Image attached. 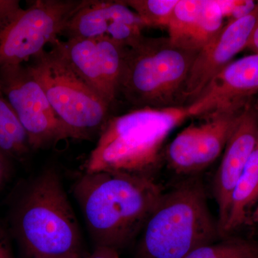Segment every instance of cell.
Here are the masks:
<instances>
[{
    "label": "cell",
    "instance_id": "23",
    "mask_svg": "<svg viewBox=\"0 0 258 258\" xmlns=\"http://www.w3.org/2000/svg\"><path fill=\"white\" fill-rule=\"evenodd\" d=\"M20 8L21 7L18 0H0V19Z\"/></svg>",
    "mask_w": 258,
    "mask_h": 258
},
{
    "label": "cell",
    "instance_id": "26",
    "mask_svg": "<svg viewBox=\"0 0 258 258\" xmlns=\"http://www.w3.org/2000/svg\"><path fill=\"white\" fill-rule=\"evenodd\" d=\"M249 222L252 224H258V204L249 216Z\"/></svg>",
    "mask_w": 258,
    "mask_h": 258
},
{
    "label": "cell",
    "instance_id": "21",
    "mask_svg": "<svg viewBox=\"0 0 258 258\" xmlns=\"http://www.w3.org/2000/svg\"><path fill=\"white\" fill-rule=\"evenodd\" d=\"M88 258H119L118 250L106 246H96L92 254Z\"/></svg>",
    "mask_w": 258,
    "mask_h": 258
},
{
    "label": "cell",
    "instance_id": "16",
    "mask_svg": "<svg viewBox=\"0 0 258 258\" xmlns=\"http://www.w3.org/2000/svg\"><path fill=\"white\" fill-rule=\"evenodd\" d=\"M0 150L10 159L23 161L32 152L14 110L0 88Z\"/></svg>",
    "mask_w": 258,
    "mask_h": 258
},
{
    "label": "cell",
    "instance_id": "9",
    "mask_svg": "<svg viewBox=\"0 0 258 258\" xmlns=\"http://www.w3.org/2000/svg\"><path fill=\"white\" fill-rule=\"evenodd\" d=\"M257 20L258 1L252 13L243 18L229 20L218 35L199 52L185 89L186 106L198 99L214 77L230 64L239 52L247 49Z\"/></svg>",
    "mask_w": 258,
    "mask_h": 258
},
{
    "label": "cell",
    "instance_id": "27",
    "mask_svg": "<svg viewBox=\"0 0 258 258\" xmlns=\"http://www.w3.org/2000/svg\"><path fill=\"white\" fill-rule=\"evenodd\" d=\"M35 258H47V257H35Z\"/></svg>",
    "mask_w": 258,
    "mask_h": 258
},
{
    "label": "cell",
    "instance_id": "20",
    "mask_svg": "<svg viewBox=\"0 0 258 258\" xmlns=\"http://www.w3.org/2000/svg\"><path fill=\"white\" fill-rule=\"evenodd\" d=\"M146 27H167L178 0H126Z\"/></svg>",
    "mask_w": 258,
    "mask_h": 258
},
{
    "label": "cell",
    "instance_id": "15",
    "mask_svg": "<svg viewBox=\"0 0 258 258\" xmlns=\"http://www.w3.org/2000/svg\"><path fill=\"white\" fill-rule=\"evenodd\" d=\"M258 204V144L247 163L231 196L227 222L222 238L249 222V213Z\"/></svg>",
    "mask_w": 258,
    "mask_h": 258
},
{
    "label": "cell",
    "instance_id": "6",
    "mask_svg": "<svg viewBox=\"0 0 258 258\" xmlns=\"http://www.w3.org/2000/svg\"><path fill=\"white\" fill-rule=\"evenodd\" d=\"M58 39L28 66L73 139L91 140L100 135L109 119L111 107L75 71Z\"/></svg>",
    "mask_w": 258,
    "mask_h": 258
},
{
    "label": "cell",
    "instance_id": "3",
    "mask_svg": "<svg viewBox=\"0 0 258 258\" xmlns=\"http://www.w3.org/2000/svg\"><path fill=\"white\" fill-rule=\"evenodd\" d=\"M203 183L192 177L161 195L140 233L138 258H185L221 239Z\"/></svg>",
    "mask_w": 258,
    "mask_h": 258
},
{
    "label": "cell",
    "instance_id": "11",
    "mask_svg": "<svg viewBox=\"0 0 258 258\" xmlns=\"http://www.w3.org/2000/svg\"><path fill=\"white\" fill-rule=\"evenodd\" d=\"M258 92V54L232 61L214 77L196 101L190 116H203L223 108H244Z\"/></svg>",
    "mask_w": 258,
    "mask_h": 258
},
{
    "label": "cell",
    "instance_id": "13",
    "mask_svg": "<svg viewBox=\"0 0 258 258\" xmlns=\"http://www.w3.org/2000/svg\"><path fill=\"white\" fill-rule=\"evenodd\" d=\"M247 106L241 108L217 110L202 116L205 118V120L197 123L193 175L211 165L224 152Z\"/></svg>",
    "mask_w": 258,
    "mask_h": 258
},
{
    "label": "cell",
    "instance_id": "12",
    "mask_svg": "<svg viewBox=\"0 0 258 258\" xmlns=\"http://www.w3.org/2000/svg\"><path fill=\"white\" fill-rule=\"evenodd\" d=\"M120 23L147 28L124 1L85 0L84 4L70 19L62 35L67 39L111 40L115 28Z\"/></svg>",
    "mask_w": 258,
    "mask_h": 258
},
{
    "label": "cell",
    "instance_id": "14",
    "mask_svg": "<svg viewBox=\"0 0 258 258\" xmlns=\"http://www.w3.org/2000/svg\"><path fill=\"white\" fill-rule=\"evenodd\" d=\"M59 47L77 74L111 107L116 98L111 92L103 71L96 41L90 39L57 40Z\"/></svg>",
    "mask_w": 258,
    "mask_h": 258
},
{
    "label": "cell",
    "instance_id": "24",
    "mask_svg": "<svg viewBox=\"0 0 258 258\" xmlns=\"http://www.w3.org/2000/svg\"><path fill=\"white\" fill-rule=\"evenodd\" d=\"M0 258H14L12 253L8 237L1 228H0Z\"/></svg>",
    "mask_w": 258,
    "mask_h": 258
},
{
    "label": "cell",
    "instance_id": "18",
    "mask_svg": "<svg viewBox=\"0 0 258 258\" xmlns=\"http://www.w3.org/2000/svg\"><path fill=\"white\" fill-rule=\"evenodd\" d=\"M185 258H258V240L228 236L198 247Z\"/></svg>",
    "mask_w": 258,
    "mask_h": 258
},
{
    "label": "cell",
    "instance_id": "4",
    "mask_svg": "<svg viewBox=\"0 0 258 258\" xmlns=\"http://www.w3.org/2000/svg\"><path fill=\"white\" fill-rule=\"evenodd\" d=\"M15 223L19 240L32 258H82L77 218L55 169H46L34 181Z\"/></svg>",
    "mask_w": 258,
    "mask_h": 258
},
{
    "label": "cell",
    "instance_id": "19",
    "mask_svg": "<svg viewBox=\"0 0 258 258\" xmlns=\"http://www.w3.org/2000/svg\"><path fill=\"white\" fill-rule=\"evenodd\" d=\"M224 25V17L217 0H203L198 23L188 43V50L200 52L218 35Z\"/></svg>",
    "mask_w": 258,
    "mask_h": 258
},
{
    "label": "cell",
    "instance_id": "7",
    "mask_svg": "<svg viewBox=\"0 0 258 258\" xmlns=\"http://www.w3.org/2000/svg\"><path fill=\"white\" fill-rule=\"evenodd\" d=\"M85 0H36L0 19V69L25 64L58 39Z\"/></svg>",
    "mask_w": 258,
    "mask_h": 258
},
{
    "label": "cell",
    "instance_id": "5",
    "mask_svg": "<svg viewBox=\"0 0 258 258\" xmlns=\"http://www.w3.org/2000/svg\"><path fill=\"white\" fill-rule=\"evenodd\" d=\"M199 52L167 38L142 36L125 47L118 93L138 108L185 106V89Z\"/></svg>",
    "mask_w": 258,
    "mask_h": 258
},
{
    "label": "cell",
    "instance_id": "2",
    "mask_svg": "<svg viewBox=\"0 0 258 258\" xmlns=\"http://www.w3.org/2000/svg\"><path fill=\"white\" fill-rule=\"evenodd\" d=\"M188 106L138 108L110 117L86 164V172L121 171L150 176L169 134L190 118Z\"/></svg>",
    "mask_w": 258,
    "mask_h": 258
},
{
    "label": "cell",
    "instance_id": "10",
    "mask_svg": "<svg viewBox=\"0 0 258 258\" xmlns=\"http://www.w3.org/2000/svg\"><path fill=\"white\" fill-rule=\"evenodd\" d=\"M257 144L258 111L249 102L226 145L213 179L212 194L218 209L217 223L222 238L232 191Z\"/></svg>",
    "mask_w": 258,
    "mask_h": 258
},
{
    "label": "cell",
    "instance_id": "1",
    "mask_svg": "<svg viewBox=\"0 0 258 258\" xmlns=\"http://www.w3.org/2000/svg\"><path fill=\"white\" fill-rule=\"evenodd\" d=\"M74 189L96 246L117 250L140 235L164 193L151 176L109 171L85 173Z\"/></svg>",
    "mask_w": 258,
    "mask_h": 258
},
{
    "label": "cell",
    "instance_id": "17",
    "mask_svg": "<svg viewBox=\"0 0 258 258\" xmlns=\"http://www.w3.org/2000/svg\"><path fill=\"white\" fill-rule=\"evenodd\" d=\"M203 3V0H178L166 27L169 40L173 45L187 49Z\"/></svg>",
    "mask_w": 258,
    "mask_h": 258
},
{
    "label": "cell",
    "instance_id": "22",
    "mask_svg": "<svg viewBox=\"0 0 258 258\" xmlns=\"http://www.w3.org/2000/svg\"><path fill=\"white\" fill-rule=\"evenodd\" d=\"M10 174V158L0 150V189L4 186Z\"/></svg>",
    "mask_w": 258,
    "mask_h": 258
},
{
    "label": "cell",
    "instance_id": "8",
    "mask_svg": "<svg viewBox=\"0 0 258 258\" xmlns=\"http://www.w3.org/2000/svg\"><path fill=\"white\" fill-rule=\"evenodd\" d=\"M0 88L14 110L32 151L49 149L73 139L28 64L0 69Z\"/></svg>",
    "mask_w": 258,
    "mask_h": 258
},
{
    "label": "cell",
    "instance_id": "25",
    "mask_svg": "<svg viewBox=\"0 0 258 258\" xmlns=\"http://www.w3.org/2000/svg\"><path fill=\"white\" fill-rule=\"evenodd\" d=\"M247 49L252 51L254 54H258V20L251 34Z\"/></svg>",
    "mask_w": 258,
    "mask_h": 258
}]
</instances>
